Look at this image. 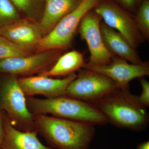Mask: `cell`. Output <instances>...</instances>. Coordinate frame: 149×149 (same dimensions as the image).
<instances>
[{
	"mask_svg": "<svg viewBox=\"0 0 149 149\" xmlns=\"http://www.w3.org/2000/svg\"><path fill=\"white\" fill-rule=\"evenodd\" d=\"M102 19L93 9L83 17L78 28L80 37L85 40L90 51L87 64L99 66L109 63L114 56L107 49L101 35L100 24Z\"/></svg>",
	"mask_w": 149,
	"mask_h": 149,
	"instance_id": "obj_7",
	"label": "cell"
},
{
	"mask_svg": "<svg viewBox=\"0 0 149 149\" xmlns=\"http://www.w3.org/2000/svg\"><path fill=\"white\" fill-rule=\"evenodd\" d=\"M139 80L142 86V91L138 97L141 103L148 108L149 107V82L145 77L139 78Z\"/></svg>",
	"mask_w": 149,
	"mask_h": 149,
	"instance_id": "obj_21",
	"label": "cell"
},
{
	"mask_svg": "<svg viewBox=\"0 0 149 149\" xmlns=\"http://www.w3.org/2000/svg\"><path fill=\"white\" fill-rule=\"evenodd\" d=\"M0 149H3L1 147V146H0Z\"/></svg>",
	"mask_w": 149,
	"mask_h": 149,
	"instance_id": "obj_25",
	"label": "cell"
},
{
	"mask_svg": "<svg viewBox=\"0 0 149 149\" xmlns=\"http://www.w3.org/2000/svg\"><path fill=\"white\" fill-rule=\"evenodd\" d=\"M0 104L10 117L20 124L28 125L33 121L25 94L14 76L9 77L3 84L0 92Z\"/></svg>",
	"mask_w": 149,
	"mask_h": 149,
	"instance_id": "obj_9",
	"label": "cell"
},
{
	"mask_svg": "<svg viewBox=\"0 0 149 149\" xmlns=\"http://www.w3.org/2000/svg\"><path fill=\"white\" fill-rule=\"evenodd\" d=\"M20 19L18 10L10 0H0V27Z\"/></svg>",
	"mask_w": 149,
	"mask_h": 149,
	"instance_id": "obj_20",
	"label": "cell"
},
{
	"mask_svg": "<svg viewBox=\"0 0 149 149\" xmlns=\"http://www.w3.org/2000/svg\"><path fill=\"white\" fill-rule=\"evenodd\" d=\"M95 104L109 122L118 127L141 131L148 125L147 108L139 101L138 96L130 93L129 88L118 89L106 98Z\"/></svg>",
	"mask_w": 149,
	"mask_h": 149,
	"instance_id": "obj_2",
	"label": "cell"
},
{
	"mask_svg": "<svg viewBox=\"0 0 149 149\" xmlns=\"http://www.w3.org/2000/svg\"><path fill=\"white\" fill-rule=\"evenodd\" d=\"M32 54L0 35V60L10 58L24 56Z\"/></svg>",
	"mask_w": 149,
	"mask_h": 149,
	"instance_id": "obj_18",
	"label": "cell"
},
{
	"mask_svg": "<svg viewBox=\"0 0 149 149\" xmlns=\"http://www.w3.org/2000/svg\"><path fill=\"white\" fill-rule=\"evenodd\" d=\"M123 9L134 15L143 0H113Z\"/></svg>",
	"mask_w": 149,
	"mask_h": 149,
	"instance_id": "obj_22",
	"label": "cell"
},
{
	"mask_svg": "<svg viewBox=\"0 0 149 149\" xmlns=\"http://www.w3.org/2000/svg\"><path fill=\"white\" fill-rule=\"evenodd\" d=\"M0 35L31 52L43 37L38 22L29 19H19L0 27Z\"/></svg>",
	"mask_w": 149,
	"mask_h": 149,
	"instance_id": "obj_11",
	"label": "cell"
},
{
	"mask_svg": "<svg viewBox=\"0 0 149 149\" xmlns=\"http://www.w3.org/2000/svg\"><path fill=\"white\" fill-rule=\"evenodd\" d=\"M85 63L82 53L78 51H70L60 56L50 69L42 72L40 75L49 77H66L83 68Z\"/></svg>",
	"mask_w": 149,
	"mask_h": 149,
	"instance_id": "obj_16",
	"label": "cell"
},
{
	"mask_svg": "<svg viewBox=\"0 0 149 149\" xmlns=\"http://www.w3.org/2000/svg\"><path fill=\"white\" fill-rule=\"evenodd\" d=\"M45 1V9L38 22L43 37L50 32L62 18L74 10L81 0Z\"/></svg>",
	"mask_w": 149,
	"mask_h": 149,
	"instance_id": "obj_15",
	"label": "cell"
},
{
	"mask_svg": "<svg viewBox=\"0 0 149 149\" xmlns=\"http://www.w3.org/2000/svg\"><path fill=\"white\" fill-rule=\"evenodd\" d=\"M4 136V130L3 125V124L2 120L0 116V146L2 143Z\"/></svg>",
	"mask_w": 149,
	"mask_h": 149,
	"instance_id": "obj_23",
	"label": "cell"
},
{
	"mask_svg": "<svg viewBox=\"0 0 149 149\" xmlns=\"http://www.w3.org/2000/svg\"><path fill=\"white\" fill-rule=\"evenodd\" d=\"M133 18L145 40H149V0H143Z\"/></svg>",
	"mask_w": 149,
	"mask_h": 149,
	"instance_id": "obj_17",
	"label": "cell"
},
{
	"mask_svg": "<svg viewBox=\"0 0 149 149\" xmlns=\"http://www.w3.org/2000/svg\"><path fill=\"white\" fill-rule=\"evenodd\" d=\"M27 105L37 114L54 116L94 125H105L108 120L95 104L64 95L45 99L32 98Z\"/></svg>",
	"mask_w": 149,
	"mask_h": 149,
	"instance_id": "obj_3",
	"label": "cell"
},
{
	"mask_svg": "<svg viewBox=\"0 0 149 149\" xmlns=\"http://www.w3.org/2000/svg\"><path fill=\"white\" fill-rule=\"evenodd\" d=\"M83 68L98 72L109 77L120 89L129 88V83L134 79L149 75L148 61L133 64L117 56H114L108 64L95 66L85 63Z\"/></svg>",
	"mask_w": 149,
	"mask_h": 149,
	"instance_id": "obj_8",
	"label": "cell"
},
{
	"mask_svg": "<svg viewBox=\"0 0 149 149\" xmlns=\"http://www.w3.org/2000/svg\"><path fill=\"white\" fill-rule=\"evenodd\" d=\"M119 88L109 77L82 68L66 89L65 95L83 101L95 104L106 98Z\"/></svg>",
	"mask_w": 149,
	"mask_h": 149,
	"instance_id": "obj_5",
	"label": "cell"
},
{
	"mask_svg": "<svg viewBox=\"0 0 149 149\" xmlns=\"http://www.w3.org/2000/svg\"><path fill=\"white\" fill-rule=\"evenodd\" d=\"M3 126L4 136L1 145L3 149H53L40 142L36 131L17 130L8 120Z\"/></svg>",
	"mask_w": 149,
	"mask_h": 149,
	"instance_id": "obj_14",
	"label": "cell"
},
{
	"mask_svg": "<svg viewBox=\"0 0 149 149\" xmlns=\"http://www.w3.org/2000/svg\"><path fill=\"white\" fill-rule=\"evenodd\" d=\"M14 6L26 15L27 18L35 21L40 10V0H10Z\"/></svg>",
	"mask_w": 149,
	"mask_h": 149,
	"instance_id": "obj_19",
	"label": "cell"
},
{
	"mask_svg": "<svg viewBox=\"0 0 149 149\" xmlns=\"http://www.w3.org/2000/svg\"><path fill=\"white\" fill-rule=\"evenodd\" d=\"M100 31L107 49L113 56L124 59L133 64H140L143 61L136 49L119 32L105 24L102 20Z\"/></svg>",
	"mask_w": 149,
	"mask_h": 149,
	"instance_id": "obj_13",
	"label": "cell"
},
{
	"mask_svg": "<svg viewBox=\"0 0 149 149\" xmlns=\"http://www.w3.org/2000/svg\"><path fill=\"white\" fill-rule=\"evenodd\" d=\"M100 0H81L80 3L57 23L53 29L42 38L36 49L37 52L62 50L70 46L80 21L84 15L93 9Z\"/></svg>",
	"mask_w": 149,
	"mask_h": 149,
	"instance_id": "obj_4",
	"label": "cell"
},
{
	"mask_svg": "<svg viewBox=\"0 0 149 149\" xmlns=\"http://www.w3.org/2000/svg\"><path fill=\"white\" fill-rule=\"evenodd\" d=\"M61 50H51L34 54L0 60V72L11 74H27L40 71L59 57Z\"/></svg>",
	"mask_w": 149,
	"mask_h": 149,
	"instance_id": "obj_10",
	"label": "cell"
},
{
	"mask_svg": "<svg viewBox=\"0 0 149 149\" xmlns=\"http://www.w3.org/2000/svg\"><path fill=\"white\" fill-rule=\"evenodd\" d=\"M93 9L105 24L119 32L134 49H136L145 42L133 15L113 0H100Z\"/></svg>",
	"mask_w": 149,
	"mask_h": 149,
	"instance_id": "obj_6",
	"label": "cell"
},
{
	"mask_svg": "<svg viewBox=\"0 0 149 149\" xmlns=\"http://www.w3.org/2000/svg\"><path fill=\"white\" fill-rule=\"evenodd\" d=\"M35 119L42 136L56 149H88L95 136L92 124L43 114Z\"/></svg>",
	"mask_w": 149,
	"mask_h": 149,
	"instance_id": "obj_1",
	"label": "cell"
},
{
	"mask_svg": "<svg viewBox=\"0 0 149 149\" xmlns=\"http://www.w3.org/2000/svg\"><path fill=\"white\" fill-rule=\"evenodd\" d=\"M77 76V74L74 72L63 79H59L40 74L39 76L23 77L18 80L25 95H42L50 98L65 95L68 85Z\"/></svg>",
	"mask_w": 149,
	"mask_h": 149,
	"instance_id": "obj_12",
	"label": "cell"
},
{
	"mask_svg": "<svg viewBox=\"0 0 149 149\" xmlns=\"http://www.w3.org/2000/svg\"><path fill=\"white\" fill-rule=\"evenodd\" d=\"M136 149H149V141H144L139 144Z\"/></svg>",
	"mask_w": 149,
	"mask_h": 149,
	"instance_id": "obj_24",
	"label": "cell"
}]
</instances>
